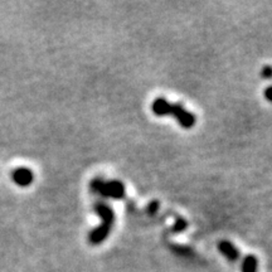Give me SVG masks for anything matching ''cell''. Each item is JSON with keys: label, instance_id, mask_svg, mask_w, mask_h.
<instances>
[{"label": "cell", "instance_id": "obj_1", "mask_svg": "<svg viewBox=\"0 0 272 272\" xmlns=\"http://www.w3.org/2000/svg\"><path fill=\"white\" fill-rule=\"evenodd\" d=\"M151 110L156 116H168L172 115L178 120L179 125L184 129H192L195 125V115L193 112H189L184 106L180 104H170V102L164 97L155 98V101L151 105Z\"/></svg>", "mask_w": 272, "mask_h": 272}, {"label": "cell", "instance_id": "obj_2", "mask_svg": "<svg viewBox=\"0 0 272 272\" xmlns=\"http://www.w3.org/2000/svg\"><path fill=\"white\" fill-rule=\"evenodd\" d=\"M95 212L101 218V224L88 234V242L93 246H97L101 245L109 237L110 232H111L112 227H114L115 214L111 207L101 202L95 204Z\"/></svg>", "mask_w": 272, "mask_h": 272}, {"label": "cell", "instance_id": "obj_3", "mask_svg": "<svg viewBox=\"0 0 272 272\" xmlns=\"http://www.w3.org/2000/svg\"><path fill=\"white\" fill-rule=\"evenodd\" d=\"M90 188L93 193H97L101 197L112 199H124L126 194L125 185L120 180H104L96 178L91 182Z\"/></svg>", "mask_w": 272, "mask_h": 272}, {"label": "cell", "instance_id": "obj_4", "mask_svg": "<svg viewBox=\"0 0 272 272\" xmlns=\"http://www.w3.org/2000/svg\"><path fill=\"white\" fill-rule=\"evenodd\" d=\"M33 173L28 168H18L13 172V180L19 187H28L33 183Z\"/></svg>", "mask_w": 272, "mask_h": 272}, {"label": "cell", "instance_id": "obj_5", "mask_svg": "<svg viewBox=\"0 0 272 272\" xmlns=\"http://www.w3.org/2000/svg\"><path fill=\"white\" fill-rule=\"evenodd\" d=\"M218 248L222 255H223L227 260L232 261V262L237 261L238 257H240V251H238L236 246L229 242V241H221V242L218 243Z\"/></svg>", "mask_w": 272, "mask_h": 272}, {"label": "cell", "instance_id": "obj_6", "mask_svg": "<svg viewBox=\"0 0 272 272\" xmlns=\"http://www.w3.org/2000/svg\"><path fill=\"white\" fill-rule=\"evenodd\" d=\"M258 261L255 256H247L242 262V272H257Z\"/></svg>", "mask_w": 272, "mask_h": 272}, {"label": "cell", "instance_id": "obj_7", "mask_svg": "<svg viewBox=\"0 0 272 272\" xmlns=\"http://www.w3.org/2000/svg\"><path fill=\"white\" fill-rule=\"evenodd\" d=\"M188 227V223L185 219L183 218H178L177 219V223L174 224V227H173V231L174 232H183L185 228Z\"/></svg>", "mask_w": 272, "mask_h": 272}, {"label": "cell", "instance_id": "obj_8", "mask_svg": "<svg viewBox=\"0 0 272 272\" xmlns=\"http://www.w3.org/2000/svg\"><path fill=\"white\" fill-rule=\"evenodd\" d=\"M158 209H159V202H158V200H153V202L149 204V208H148L149 213L155 214L156 212H158Z\"/></svg>", "mask_w": 272, "mask_h": 272}, {"label": "cell", "instance_id": "obj_9", "mask_svg": "<svg viewBox=\"0 0 272 272\" xmlns=\"http://www.w3.org/2000/svg\"><path fill=\"white\" fill-rule=\"evenodd\" d=\"M261 75H262L263 78H267V80H270V78H272V67L266 66L262 70V72H261Z\"/></svg>", "mask_w": 272, "mask_h": 272}, {"label": "cell", "instance_id": "obj_10", "mask_svg": "<svg viewBox=\"0 0 272 272\" xmlns=\"http://www.w3.org/2000/svg\"><path fill=\"white\" fill-rule=\"evenodd\" d=\"M265 97L267 98L268 101L272 102V86H268L265 91Z\"/></svg>", "mask_w": 272, "mask_h": 272}]
</instances>
